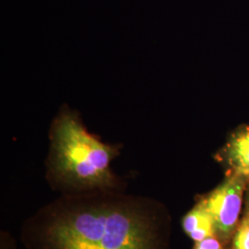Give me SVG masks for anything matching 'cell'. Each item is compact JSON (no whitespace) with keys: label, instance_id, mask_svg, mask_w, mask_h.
<instances>
[{"label":"cell","instance_id":"5b68a950","mask_svg":"<svg viewBox=\"0 0 249 249\" xmlns=\"http://www.w3.org/2000/svg\"><path fill=\"white\" fill-rule=\"evenodd\" d=\"M182 228L187 236L195 243L216 235L213 219L204 205L198 200L183 217Z\"/></svg>","mask_w":249,"mask_h":249},{"label":"cell","instance_id":"ba28073f","mask_svg":"<svg viewBox=\"0 0 249 249\" xmlns=\"http://www.w3.org/2000/svg\"><path fill=\"white\" fill-rule=\"evenodd\" d=\"M1 249H15V243L9 233L1 234Z\"/></svg>","mask_w":249,"mask_h":249},{"label":"cell","instance_id":"3957f363","mask_svg":"<svg viewBox=\"0 0 249 249\" xmlns=\"http://www.w3.org/2000/svg\"><path fill=\"white\" fill-rule=\"evenodd\" d=\"M249 181L236 175H226L223 182L196 200L204 205L213 219L216 235L230 245L242 216Z\"/></svg>","mask_w":249,"mask_h":249},{"label":"cell","instance_id":"52a82bcc","mask_svg":"<svg viewBox=\"0 0 249 249\" xmlns=\"http://www.w3.org/2000/svg\"><path fill=\"white\" fill-rule=\"evenodd\" d=\"M229 246L230 245L223 242L218 236L214 235L196 242L193 249H230Z\"/></svg>","mask_w":249,"mask_h":249},{"label":"cell","instance_id":"277c9868","mask_svg":"<svg viewBox=\"0 0 249 249\" xmlns=\"http://www.w3.org/2000/svg\"><path fill=\"white\" fill-rule=\"evenodd\" d=\"M215 158L226 169V175H236L249 181V124L236 127Z\"/></svg>","mask_w":249,"mask_h":249},{"label":"cell","instance_id":"7a4b0ae2","mask_svg":"<svg viewBox=\"0 0 249 249\" xmlns=\"http://www.w3.org/2000/svg\"><path fill=\"white\" fill-rule=\"evenodd\" d=\"M50 141L46 177L53 189L62 194L123 189L111 168L122 146L89 133L76 112L62 108L51 126Z\"/></svg>","mask_w":249,"mask_h":249},{"label":"cell","instance_id":"6da1fadb","mask_svg":"<svg viewBox=\"0 0 249 249\" xmlns=\"http://www.w3.org/2000/svg\"><path fill=\"white\" fill-rule=\"evenodd\" d=\"M151 198L124 190L62 194L27 220V249H165L164 221Z\"/></svg>","mask_w":249,"mask_h":249},{"label":"cell","instance_id":"8992f818","mask_svg":"<svg viewBox=\"0 0 249 249\" xmlns=\"http://www.w3.org/2000/svg\"><path fill=\"white\" fill-rule=\"evenodd\" d=\"M230 249H249V185L245 196L240 222L231 237Z\"/></svg>","mask_w":249,"mask_h":249}]
</instances>
